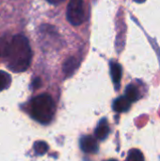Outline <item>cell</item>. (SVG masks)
I'll return each mask as SVG.
<instances>
[{"label": "cell", "mask_w": 160, "mask_h": 161, "mask_svg": "<svg viewBox=\"0 0 160 161\" xmlns=\"http://www.w3.org/2000/svg\"><path fill=\"white\" fill-rule=\"evenodd\" d=\"M8 68L14 73H22L30 65L32 52L25 36L18 34L12 37L5 55Z\"/></svg>", "instance_id": "obj_1"}, {"label": "cell", "mask_w": 160, "mask_h": 161, "mask_svg": "<svg viewBox=\"0 0 160 161\" xmlns=\"http://www.w3.org/2000/svg\"><path fill=\"white\" fill-rule=\"evenodd\" d=\"M56 105L53 98L46 93L34 97L29 104V114L40 124H49L55 115Z\"/></svg>", "instance_id": "obj_2"}, {"label": "cell", "mask_w": 160, "mask_h": 161, "mask_svg": "<svg viewBox=\"0 0 160 161\" xmlns=\"http://www.w3.org/2000/svg\"><path fill=\"white\" fill-rule=\"evenodd\" d=\"M67 18L73 25H80L85 20L83 0H70L67 7Z\"/></svg>", "instance_id": "obj_3"}, {"label": "cell", "mask_w": 160, "mask_h": 161, "mask_svg": "<svg viewBox=\"0 0 160 161\" xmlns=\"http://www.w3.org/2000/svg\"><path fill=\"white\" fill-rule=\"evenodd\" d=\"M79 145H80L81 150L87 154H93V153H96L98 150L97 141L90 135L81 137Z\"/></svg>", "instance_id": "obj_4"}, {"label": "cell", "mask_w": 160, "mask_h": 161, "mask_svg": "<svg viewBox=\"0 0 160 161\" xmlns=\"http://www.w3.org/2000/svg\"><path fill=\"white\" fill-rule=\"evenodd\" d=\"M109 131H110V128H109L108 120L106 118H103L102 120H100L95 129V137L99 141H104L108 138Z\"/></svg>", "instance_id": "obj_5"}, {"label": "cell", "mask_w": 160, "mask_h": 161, "mask_svg": "<svg viewBox=\"0 0 160 161\" xmlns=\"http://www.w3.org/2000/svg\"><path fill=\"white\" fill-rule=\"evenodd\" d=\"M131 102L126 98V96H121L117 98L113 103V109L117 112H125L129 109Z\"/></svg>", "instance_id": "obj_6"}, {"label": "cell", "mask_w": 160, "mask_h": 161, "mask_svg": "<svg viewBox=\"0 0 160 161\" xmlns=\"http://www.w3.org/2000/svg\"><path fill=\"white\" fill-rule=\"evenodd\" d=\"M78 65H79L78 59L76 58H74V57H71V58H67L66 61L63 64V73L66 75L70 76L77 69Z\"/></svg>", "instance_id": "obj_7"}, {"label": "cell", "mask_w": 160, "mask_h": 161, "mask_svg": "<svg viewBox=\"0 0 160 161\" xmlns=\"http://www.w3.org/2000/svg\"><path fill=\"white\" fill-rule=\"evenodd\" d=\"M110 75H111L113 83L117 86V89H118L121 78H122V67L119 63L111 62V64H110Z\"/></svg>", "instance_id": "obj_8"}, {"label": "cell", "mask_w": 160, "mask_h": 161, "mask_svg": "<svg viewBox=\"0 0 160 161\" xmlns=\"http://www.w3.org/2000/svg\"><path fill=\"white\" fill-rule=\"evenodd\" d=\"M125 96L131 103L137 101L140 98V93H139V91H138L137 87L134 86V85L127 86V88L125 90Z\"/></svg>", "instance_id": "obj_9"}, {"label": "cell", "mask_w": 160, "mask_h": 161, "mask_svg": "<svg viewBox=\"0 0 160 161\" xmlns=\"http://www.w3.org/2000/svg\"><path fill=\"white\" fill-rule=\"evenodd\" d=\"M11 83V77L8 74L0 71V92L8 88Z\"/></svg>", "instance_id": "obj_10"}, {"label": "cell", "mask_w": 160, "mask_h": 161, "mask_svg": "<svg viewBox=\"0 0 160 161\" xmlns=\"http://www.w3.org/2000/svg\"><path fill=\"white\" fill-rule=\"evenodd\" d=\"M126 161H144V157L139 149H132L128 153Z\"/></svg>", "instance_id": "obj_11"}, {"label": "cell", "mask_w": 160, "mask_h": 161, "mask_svg": "<svg viewBox=\"0 0 160 161\" xmlns=\"http://www.w3.org/2000/svg\"><path fill=\"white\" fill-rule=\"evenodd\" d=\"M34 149H35V151H36L37 154L42 155V154H44V153L47 151L48 146H47V144H46L45 142H38L35 143Z\"/></svg>", "instance_id": "obj_12"}, {"label": "cell", "mask_w": 160, "mask_h": 161, "mask_svg": "<svg viewBox=\"0 0 160 161\" xmlns=\"http://www.w3.org/2000/svg\"><path fill=\"white\" fill-rule=\"evenodd\" d=\"M40 83H41L40 78H37V79H35V80H34V82H33V86H34L35 88H38V87L40 86Z\"/></svg>", "instance_id": "obj_13"}, {"label": "cell", "mask_w": 160, "mask_h": 161, "mask_svg": "<svg viewBox=\"0 0 160 161\" xmlns=\"http://www.w3.org/2000/svg\"><path fill=\"white\" fill-rule=\"evenodd\" d=\"M47 1H49V2H51V3H58V2H59V1H61V0H47Z\"/></svg>", "instance_id": "obj_14"}, {"label": "cell", "mask_w": 160, "mask_h": 161, "mask_svg": "<svg viewBox=\"0 0 160 161\" xmlns=\"http://www.w3.org/2000/svg\"><path fill=\"white\" fill-rule=\"evenodd\" d=\"M135 2H137V3H143V2H145L146 0H134Z\"/></svg>", "instance_id": "obj_15"}, {"label": "cell", "mask_w": 160, "mask_h": 161, "mask_svg": "<svg viewBox=\"0 0 160 161\" xmlns=\"http://www.w3.org/2000/svg\"><path fill=\"white\" fill-rule=\"evenodd\" d=\"M108 161H117V160H115V159H109V160H108Z\"/></svg>", "instance_id": "obj_16"}]
</instances>
